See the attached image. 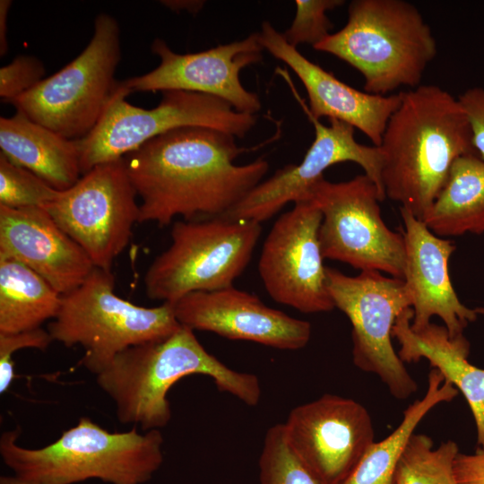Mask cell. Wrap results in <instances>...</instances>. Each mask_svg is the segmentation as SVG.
<instances>
[{"label":"cell","instance_id":"e575fe53","mask_svg":"<svg viewBox=\"0 0 484 484\" xmlns=\"http://www.w3.org/2000/svg\"><path fill=\"white\" fill-rule=\"evenodd\" d=\"M12 1H0V56H4L8 49L7 42V14L9 13Z\"/></svg>","mask_w":484,"mask_h":484},{"label":"cell","instance_id":"e0dca14e","mask_svg":"<svg viewBox=\"0 0 484 484\" xmlns=\"http://www.w3.org/2000/svg\"><path fill=\"white\" fill-rule=\"evenodd\" d=\"M181 325L220 336L249 341L279 350L304 348L311 324L265 305L256 295L233 286L195 291L174 304Z\"/></svg>","mask_w":484,"mask_h":484},{"label":"cell","instance_id":"8992f818","mask_svg":"<svg viewBox=\"0 0 484 484\" xmlns=\"http://www.w3.org/2000/svg\"><path fill=\"white\" fill-rule=\"evenodd\" d=\"M181 324L174 305L145 307L115 293L111 271L94 267L73 290L61 295L56 316L48 331L53 341L66 347L81 345L85 353L80 363L98 375L125 350L163 339Z\"/></svg>","mask_w":484,"mask_h":484},{"label":"cell","instance_id":"8fae6325","mask_svg":"<svg viewBox=\"0 0 484 484\" xmlns=\"http://www.w3.org/2000/svg\"><path fill=\"white\" fill-rule=\"evenodd\" d=\"M326 280L334 307L351 324L355 366L376 374L393 397L411 396L418 385L392 344L397 318L411 307L403 280L376 271L349 276L332 267H326Z\"/></svg>","mask_w":484,"mask_h":484},{"label":"cell","instance_id":"83f0119b","mask_svg":"<svg viewBox=\"0 0 484 484\" xmlns=\"http://www.w3.org/2000/svg\"><path fill=\"white\" fill-rule=\"evenodd\" d=\"M60 194L61 191L0 153V205L12 209L44 208Z\"/></svg>","mask_w":484,"mask_h":484},{"label":"cell","instance_id":"603a6c76","mask_svg":"<svg viewBox=\"0 0 484 484\" xmlns=\"http://www.w3.org/2000/svg\"><path fill=\"white\" fill-rule=\"evenodd\" d=\"M423 221L438 237L484 233V160L477 153L454 161Z\"/></svg>","mask_w":484,"mask_h":484},{"label":"cell","instance_id":"836d02e7","mask_svg":"<svg viewBox=\"0 0 484 484\" xmlns=\"http://www.w3.org/2000/svg\"><path fill=\"white\" fill-rule=\"evenodd\" d=\"M204 1L201 0H163L160 4L167 8L175 11H186L191 13H197L204 5Z\"/></svg>","mask_w":484,"mask_h":484},{"label":"cell","instance_id":"7a4b0ae2","mask_svg":"<svg viewBox=\"0 0 484 484\" xmlns=\"http://www.w3.org/2000/svg\"><path fill=\"white\" fill-rule=\"evenodd\" d=\"M380 148L386 198L423 220L461 156L475 151L457 98L433 84L401 91Z\"/></svg>","mask_w":484,"mask_h":484},{"label":"cell","instance_id":"ffe728a7","mask_svg":"<svg viewBox=\"0 0 484 484\" xmlns=\"http://www.w3.org/2000/svg\"><path fill=\"white\" fill-rule=\"evenodd\" d=\"M0 257L28 266L61 295L80 286L95 267L86 252L39 207L0 205Z\"/></svg>","mask_w":484,"mask_h":484},{"label":"cell","instance_id":"1f68e13d","mask_svg":"<svg viewBox=\"0 0 484 484\" xmlns=\"http://www.w3.org/2000/svg\"><path fill=\"white\" fill-rule=\"evenodd\" d=\"M457 99L468 118L472 146L484 160V88L467 89Z\"/></svg>","mask_w":484,"mask_h":484},{"label":"cell","instance_id":"d6986e66","mask_svg":"<svg viewBox=\"0 0 484 484\" xmlns=\"http://www.w3.org/2000/svg\"><path fill=\"white\" fill-rule=\"evenodd\" d=\"M259 41L266 51L286 64L306 89L308 117L344 122L380 146L386 125L401 103V92L389 96L357 90L305 57L286 42L269 22H264Z\"/></svg>","mask_w":484,"mask_h":484},{"label":"cell","instance_id":"52a82bcc","mask_svg":"<svg viewBox=\"0 0 484 484\" xmlns=\"http://www.w3.org/2000/svg\"><path fill=\"white\" fill-rule=\"evenodd\" d=\"M261 232V223L252 220H176L171 244L144 274L147 297L174 305L192 292L233 286L249 264Z\"/></svg>","mask_w":484,"mask_h":484},{"label":"cell","instance_id":"4dcf8cb0","mask_svg":"<svg viewBox=\"0 0 484 484\" xmlns=\"http://www.w3.org/2000/svg\"><path fill=\"white\" fill-rule=\"evenodd\" d=\"M54 341L42 327L13 333H0V393H4L15 377L13 355L19 350L31 348L46 350Z\"/></svg>","mask_w":484,"mask_h":484},{"label":"cell","instance_id":"d4e9b609","mask_svg":"<svg viewBox=\"0 0 484 484\" xmlns=\"http://www.w3.org/2000/svg\"><path fill=\"white\" fill-rule=\"evenodd\" d=\"M61 294L23 264L0 257V333L40 328L60 308Z\"/></svg>","mask_w":484,"mask_h":484},{"label":"cell","instance_id":"f1b7e54d","mask_svg":"<svg viewBox=\"0 0 484 484\" xmlns=\"http://www.w3.org/2000/svg\"><path fill=\"white\" fill-rule=\"evenodd\" d=\"M345 2L342 0H296V14L291 25L281 33L288 44L297 48L299 44L315 47L325 39L333 28L326 13Z\"/></svg>","mask_w":484,"mask_h":484},{"label":"cell","instance_id":"5b68a950","mask_svg":"<svg viewBox=\"0 0 484 484\" xmlns=\"http://www.w3.org/2000/svg\"><path fill=\"white\" fill-rule=\"evenodd\" d=\"M358 70L366 92L383 95L416 88L437 46L419 10L404 0H353L348 21L313 47Z\"/></svg>","mask_w":484,"mask_h":484},{"label":"cell","instance_id":"ba28073f","mask_svg":"<svg viewBox=\"0 0 484 484\" xmlns=\"http://www.w3.org/2000/svg\"><path fill=\"white\" fill-rule=\"evenodd\" d=\"M120 58L118 22L99 13L93 36L78 56L9 103L67 139H82L97 125L117 88Z\"/></svg>","mask_w":484,"mask_h":484},{"label":"cell","instance_id":"2e32d148","mask_svg":"<svg viewBox=\"0 0 484 484\" xmlns=\"http://www.w3.org/2000/svg\"><path fill=\"white\" fill-rule=\"evenodd\" d=\"M151 48L160 57V65L147 73L122 81L130 93L185 91L220 99L240 113L255 115L261 109L258 95L240 81L245 67L263 60L259 32L196 53H176L161 39H155Z\"/></svg>","mask_w":484,"mask_h":484},{"label":"cell","instance_id":"277c9868","mask_svg":"<svg viewBox=\"0 0 484 484\" xmlns=\"http://www.w3.org/2000/svg\"><path fill=\"white\" fill-rule=\"evenodd\" d=\"M20 428L0 437V454L27 484H74L98 479L109 484H143L163 462L160 429L109 432L82 417L53 443L38 449L17 444Z\"/></svg>","mask_w":484,"mask_h":484},{"label":"cell","instance_id":"cb8c5ba5","mask_svg":"<svg viewBox=\"0 0 484 484\" xmlns=\"http://www.w3.org/2000/svg\"><path fill=\"white\" fill-rule=\"evenodd\" d=\"M458 393L437 369H431L425 395L409 405L402 420L389 436L368 446L341 484H393L397 464L421 419L437 404L451 402Z\"/></svg>","mask_w":484,"mask_h":484},{"label":"cell","instance_id":"30bf717a","mask_svg":"<svg viewBox=\"0 0 484 484\" xmlns=\"http://www.w3.org/2000/svg\"><path fill=\"white\" fill-rule=\"evenodd\" d=\"M307 199L323 215L319 242L324 259L403 278V236L385 223L379 205L384 199L366 174L341 182L324 177L310 188Z\"/></svg>","mask_w":484,"mask_h":484},{"label":"cell","instance_id":"44dd1931","mask_svg":"<svg viewBox=\"0 0 484 484\" xmlns=\"http://www.w3.org/2000/svg\"><path fill=\"white\" fill-rule=\"evenodd\" d=\"M412 317V308H406L393 325L399 358L409 363L426 359L463 394L476 424L479 448L484 450V369L468 361L469 341L463 334L451 337L445 325L433 323L415 331L411 327Z\"/></svg>","mask_w":484,"mask_h":484},{"label":"cell","instance_id":"ac0fdd59","mask_svg":"<svg viewBox=\"0 0 484 484\" xmlns=\"http://www.w3.org/2000/svg\"><path fill=\"white\" fill-rule=\"evenodd\" d=\"M400 212L405 246L402 280L413 311L411 327L420 330L438 316L451 337L463 334L470 323L484 315V308L463 305L453 287L448 262L455 245L434 234L409 210L401 207Z\"/></svg>","mask_w":484,"mask_h":484},{"label":"cell","instance_id":"6da1fadb","mask_svg":"<svg viewBox=\"0 0 484 484\" xmlns=\"http://www.w3.org/2000/svg\"><path fill=\"white\" fill-rule=\"evenodd\" d=\"M251 149L221 131L190 126L158 135L124 157L130 181L141 197L140 220L169 224L175 218H217L262 182L269 169L263 158L237 165Z\"/></svg>","mask_w":484,"mask_h":484},{"label":"cell","instance_id":"9c48e42d","mask_svg":"<svg viewBox=\"0 0 484 484\" xmlns=\"http://www.w3.org/2000/svg\"><path fill=\"white\" fill-rule=\"evenodd\" d=\"M129 94L119 82L97 125L87 136L77 140L82 176L175 129L205 127L243 138L257 120L255 115L240 113L229 103L203 93L162 91L157 107L149 109L129 103L125 99Z\"/></svg>","mask_w":484,"mask_h":484},{"label":"cell","instance_id":"7402d4cb","mask_svg":"<svg viewBox=\"0 0 484 484\" xmlns=\"http://www.w3.org/2000/svg\"><path fill=\"white\" fill-rule=\"evenodd\" d=\"M0 149L9 161L58 191L70 188L82 177L77 140L55 133L19 110L0 118Z\"/></svg>","mask_w":484,"mask_h":484},{"label":"cell","instance_id":"d590c367","mask_svg":"<svg viewBox=\"0 0 484 484\" xmlns=\"http://www.w3.org/2000/svg\"><path fill=\"white\" fill-rule=\"evenodd\" d=\"M0 484H27L15 476H2L0 478Z\"/></svg>","mask_w":484,"mask_h":484},{"label":"cell","instance_id":"4316f807","mask_svg":"<svg viewBox=\"0 0 484 484\" xmlns=\"http://www.w3.org/2000/svg\"><path fill=\"white\" fill-rule=\"evenodd\" d=\"M260 484H322L290 446L282 423L271 427L259 458Z\"/></svg>","mask_w":484,"mask_h":484},{"label":"cell","instance_id":"f546056e","mask_svg":"<svg viewBox=\"0 0 484 484\" xmlns=\"http://www.w3.org/2000/svg\"><path fill=\"white\" fill-rule=\"evenodd\" d=\"M45 67L40 60L21 55L0 68V97L9 103L34 88L44 78Z\"/></svg>","mask_w":484,"mask_h":484},{"label":"cell","instance_id":"4fadbf2b","mask_svg":"<svg viewBox=\"0 0 484 484\" xmlns=\"http://www.w3.org/2000/svg\"><path fill=\"white\" fill-rule=\"evenodd\" d=\"M323 215L309 199L294 203L264 239L258 272L268 295L305 314L335 307L327 288L319 242Z\"/></svg>","mask_w":484,"mask_h":484},{"label":"cell","instance_id":"3957f363","mask_svg":"<svg viewBox=\"0 0 484 484\" xmlns=\"http://www.w3.org/2000/svg\"><path fill=\"white\" fill-rule=\"evenodd\" d=\"M195 374L210 376L219 391L247 405L259 402L258 377L227 367L203 348L192 329L184 325L163 339L118 353L96 375V381L113 400L120 423L149 431L168 425L171 419L167 397L169 389L185 376Z\"/></svg>","mask_w":484,"mask_h":484},{"label":"cell","instance_id":"7c38bea8","mask_svg":"<svg viewBox=\"0 0 484 484\" xmlns=\"http://www.w3.org/2000/svg\"><path fill=\"white\" fill-rule=\"evenodd\" d=\"M136 196L121 158L95 166L44 209L95 267L111 271L139 223Z\"/></svg>","mask_w":484,"mask_h":484},{"label":"cell","instance_id":"9a60e30c","mask_svg":"<svg viewBox=\"0 0 484 484\" xmlns=\"http://www.w3.org/2000/svg\"><path fill=\"white\" fill-rule=\"evenodd\" d=\"M282 425L290 446L322 484H341L375 442L367 409L335 394L295 407Z\"/></svg>","mask_w":484,"mask_h":484},{"label":"cell","instance_id":"5bb4252c","mask_svg":"<svg viewBox=\"0 0 484 484\" xmlns=\"http://www.w3.org/2000/svg\"><path fill=\"white\" fill-rule=\"evenodd\" d=\"M309 119L315 128V138L301 162L276 170L220 217L262 223L288 203L304 200L331 166L349 161L359 164L376 185L383 199L386 198L381 178L384 154L380 146L358 143L355 128L344 122L329 119V125H324L313 117Z\"/></svg>","mask_w":484,"mask_h":484},{"label":"cell","instance_id":"484cf974","mask_svg":"<svg viewBox=\"0 0 484 484\" xmlns=\"http://www.w3.org/2000/svg\"><path fill=\"white\" fill-rule=\"evenodd\" d=\"M459 453L452 440L434 448L430 436L414 433L397 464L393 484H459L454 469Z\"/></svg>","mask_w":484,"mask_h":484},{"label":"cell","instance_id":"d6a6232c","mask_svg":"<svg viewBox=\"0 0 484 484\" xmlns=\"http://www.w3.org/2000/svg\"><path fill=\"white\" fill-rule=\"evenodd\" d=\"M454 469L459 484H484V450L478 448L472 454L459 453Z\"/></svg>","mask_w":484,"mask_h":484}]
</instances>
